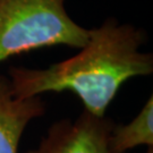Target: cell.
Masks as SVG:
<instances>
[{
  "instance_id": "1",
  "label": "cell",
  "mask_w": 153,
  "mask_h": 153,
  "mask_svg": "<svg viewBox=\"0 0 153 153\" xmlns=\"http://www.w3.org/2000/svg\"><path fill=\"white\" fill-rule=\"evenodd\" d=\"M144 40L143 31L109 18L100 27L90 30L86 45L69 59L45 69L9 67L13 95L27 99L71 91L81 99L85 111L104 117L124 83L152 74L153 56L138 50Z\"/></svg>"
},
{
  "instance_id": "2",
  "label": "cell",
  "mask_w": 153,
  "mask_h": 153,
  "mask_svg": "<svg viewBox=\"0 0 153 153\" xmlns=\"http://www.w3.org/2000/svg\"><path fill=\"white\" fill-rule=\"evenodd\" d=\"M88 39L90 30L69 17L65 0H0V62L55 45L82 49Z\"/></svg>"
},
{
  "instance_id": "3",
  "label": "cell",
  "mask_w": 153,
  "mask_h": 153,
  "mask_svg": "<svg viewBox=\"0 0 153 153\" xmlns=\"http://www.w3.org/2000/svg\"><path fill=\"white\" fill-rule=\"evenodd\" d=\"M114 123L83 111L75 120L53 123L39 143L26 153H109L108 140Z\"/></svg>"
},
{
  "instance_id": "4",
  "label": "cell",
  "mask_w": 153,
  "mask_h": 153,
  "mask_svg": "<svg viewBox=\"0 0 153 153\" xmlns=\"http://www.w3.org/2000/svg\"><path fill=\"white\" fill-rule=\"evenodd\" d=\"M44 112L40 97L15 98L9 79L0 75V153H17L25 128Z\"/></svg>"
},
{
  "instance_id": "5",
  "label": "cell",
  "mask_w": 153,
  "mask_h": 153,
  "mask_svg": "<svg viewBox=\"0 0 153 153\" xmlns=\"http://www.w3.org/2000/svg\"><path fill=\"white\" fill-rule=\"evenodd\" d=\"M140 145L153 148L152 95L131 123L114 126L108 140L109 153H126Z\"/></svg>"
},
{
  "instance_id": "6",
  "label": "cell",
  "mask_w": 153,
  "mask_h": 153,
  "mask_svg": "<svg viewBox=\"0 0 153 153\" xmlns=\"http://www.w3.org/2000/svg\"><path fill=\"white\" fill-rule=\"evenodd\" d=\"M145 153H153V148H148V150H146Z\"/></svg>"
}]
</instances>
